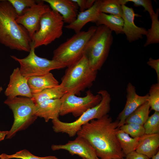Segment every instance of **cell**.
<instances>
[{
	"mask_svg": "<svg viewBox=\"0 0 159 159\" xmlns=\"http://www.w3.org/2000/svg\"><path fill=\"white\" fill-rule=\"evenodd\" d=\"M150 107L147 101L132 113L126 120L125 123H135L143 125L149 117Z\"/></svg>",
	"mask_w": 159,
	"mask_h": 159,
	"instance_id": "25",
	"label": "cell"
},
{
	"mask_svg": "<svg viewBox=\"0 0 159 159\" xmlns=\"http://www.w3.org/2000/svg\"><path fill=\"white\" fill-rule=\"evenodd\" d=\"M159 133L145 134L140 138L135 151L151 158L159 151Z\"/></svg>",
	"mask_w": 159,
	"mask_h": 159,
	"instance_id": "20",
	"label": "cell"
},
{
	"mask_svg": "<svg viewBox=\"0 0 159 159\" xmlns=\"http://www.w3.org/2000/svg\"><path fill=\"white\" fill-rule=\"evenodd\" d=\"M27 82L32 95L37 94L48 88L55 87L59 85V82L51 72L40 76L27 78Z\"/></svg>",
	"mask_w": 159,
	"mask_h": 159,
	"instance_id": "19",
	"label": "cell"
},
{
	"mask_svg": "<svg viewBox=\"0 0 159 159\" xmlns=\"http://www.w3.org/2000/svg\"><path fill=\"white\" fill-rule=\"evenodd\" d=\"M51 9L43 0H38L36 4L25 9L21 14L17 15L16 21L26 30L32 40L39 29L42 16Z\"/></svg>",
	"mask_w": 159,
	"mask_h": 159,
	"instance_id": "11",
	"label": "cell"
},
{
	"mask_svg": "<svg viewBox=\"0 0 159 159\" xmlns=\"http://www.w3.org/2000/svg\"><path fill=\"white\" fill-rule=\"evenodd\" d=\"M58 159L54 156H49L43 157H38L34 155L26 149H24L15 153L8 155L3 153L0 155V159Z\"/></svg>",
	"mask_w": 159,
	"mask_h": 159,
	"instance_id": "27",
	"label": "cell"
},
{
	"mask_svg": "<svg viewBox=\"0 0 159 159\" xmlns=\"http://www.w3.org/2000/svg\"><path fill=\"white\" fill-rule=\"evenodd\" d=\"M102 0H96L93 6L85 11L80 12L78 14L75 20L65 27L74 30L75 33L81 31L83 27L87 23H94L100 13V9Z\"/></svg>",
	"mask_w": 159,
	"mask_h": 159,
	"instance_id": "17",
	"label": "cell"
},
{
	"mask_svg": "<svg viewBox=\"0 0 159 159\" xmlns=\"http://www.w3.org/2000/svg\"><path fill=\"white\" fill-rule=\"evenodd\" d=\"M148 95L147 102L151 110L159 112V82L152 85Z\"/></svg>",
	"mask_w": 159,
	"mask_h": 159,
	"instance_id": "30",
	"label": "cell"
},
{
	"mask_svg": "<svg viewBox=\"0 0 159 159\" xmlns=\"http://www.w3.org/2000/svg\"><path fill=\"white\" fill-rule=\"evenodd\" d=\"M128 1L133 2L135 6H143L144 9V11H148L150 16L155 13L150 0H128Z\"/></svg>",
	"mask_w": 159,
	"mask_h": 159,
	"instance_id": "32",
	"label": "cell"
},
{
	"mask_svg": "<svg viewBox=\"0 0 159 159\" xmlns=\"http://www.w3.org/2000/svg\"><path fill=\"white\" fill-rule=\"evenodd\" d=\"M120 129L134 138H140L145 134L143 125L135 123L124 124Z\"/></svg>",
	"mask_w": 159,
	"mask_h": 159,
	"instance_id": "28",
	"label": "cell"
},
{
	"mask_svg": "<svg viewBox=\"0 0 159 159\" xmlns=\"http://www.w3.org/2000/svg\"><path fill=\"white\" fill-rule=\"evenodd\" d=\"M8 132V131H0V141L3 140L6 136Z\"/></svg>",
	"mask_w": 159,
	"mask_h": 159,
	"instance_id": "37",
	"label": "cell"
},
{
	"mask_svg": "<svg viewBox=\"0 0 159 159\" xmlns=\"http://www.w3.org/2000/svg\"><path fill=\"white\" fill-rule=\"evenodd\" d=\"M82 159H85V158H82ZM97 159H100V158H97Z\"/></svg>",
	"mask_w": 159,
	"mask_h": 159,
	"instance_id": "41",
	"label": "cell"
},
{
	"mask_svg": "<svg viewBox=\"0 0 159 159\" xmlns=\"http://www.w3.org/2000/svg\"><path fill=\"white\" fill-rule=\"evenodd\" d=\"M51 148L53 150H64L68 151L72 155H76L82 158L86 159H97L95 151L84 138L77 136L73 140H69L65 144L54 145L51 146Z\"/></svg>",
	"mask_w": 159,
	"mask_h": 159,
	"instance_id": "12",
	"label": "cell"
},
{
	"mask_svg": "<svg viewBox=\"0 0 159 159\" xmlns=\"http://www.w3.org/2000/svg\"><path fill=\"white\" fill-rule=\"evenodd\" d=\"M64 94L59 85L57 86L45 89L37 94H33L31 98L36 104L47 100L60 99Z\"/></svg>",
	"mask_w": 159,
	"mask_h": 159,
	"instance_id": "26",
	"label": "cell"
},
{
	"mask_svg": "<svg viewBox=\"0 0 159 159\" xmlns=\"http://www.w3.org/2000/svg\"><path fill=\"white\" fill-rule=\"evenodd\" d=\"M7 98L18 96L32 98V95L27 82V78L21 74L19 67L14 69L10 76L7 87L4 92Z\"/></svg>",
	"mask_w": 159,
	"mask_h": 159,
	"instance_id": "14",
	"label": "cell"
},
{
	"mask_svg": "<svg viewBox=\"0 0 159 159\" xmlns=\"http://www.w3.org/2000/svg\"><path fill=\"white\" fill-rule=\"evenodd\" d=\"M61 105L60 99L45 100L35 104V114L47 122L50 120L58 118Z\"/></svg>",
	"mask_w": 159,
	"mask_h": 159,
	"instance_id": "18",
	"label": "cell"
},
{
	"mask_svg": "<svg viewBox=\"0 0 159 159\" xmlns=\"http://www.w3.org/2000/svg\"><path fill=\"white\" fill-rule=\"evenodd\" d=\"M99 94L102 97L100 102L87 110L75 121L67 122L61 121L58 118L52 120V128L54 132L65 133L70 137H73L83 125L91 120L100 118L108 114L110 109V95L106 90L100 91Z\"/></svg>",
	"mask_w": 159,
	"mask_h": 159,
	"instance_id": "5",
	"label": "cell"
},
{
	"mask_svg": "<svg viewBox=\"0 0 159 159\" xmlns=\"http://www.w3.org/2000/svg\"><path fill=\"white\" fill-rule=\"evenodd\" d=\"M76 3L78 7H79L80 12L86 10V0H72Z\"/></svg>",
	"mask_w": 159,
	"mask_h": 159,
	"instance_id": "35",
	"label": "cell"
},
{
	"mask_svg": "<svg viewBox=\"0 0 159 159\" xmlns=\"http://www.w3.org/2000/svg\"><path fill=\"white\" fill-rule=\"evenodd\" d=\"M95 0H86V10L92 7L93 5Z\"/></svg>",
	"mask_w": 159,
	"mask_h": 159,
	"instance_id": "36",
	"label": "cell"
},
{
	"mask_svg": "<svg viewBox=\"0 0 159 159\" xmlns=\"http://www.w3.org/2000/svg\"><path fill=\"white\" fill-rule=\"evenodd\" d=\"M117 120L113 121L108 114L91 120L82 125L77 136L85 139L95 150L98 158L110 159L125 158L117 138L120 129Z\"/></svg>",
	"mask_w": 159,
	"mask_h": 159,
	"instance_id": "1",
	"label": "cell"
},
{
	"mask_svg": "<svg viewBox=\"0 0 159 159\" xmlns=\"http://www.w3.org/2000/svg\"><path fill=\"white\" fill-rule=\"evenodd\" d=\"M49 4L51 9L59 13L64 23L70 24L76 19L79 8L72 0H43Z\"/></svg>",
	"mask_w": 159,
	"mask_h": 159,
	"instance_id": "16",
	"label": "cell"
},
{
	"mask_svg": "<svg viewBox=\"0 0 159 159\" xmlns=\"http://www.w3.org/2000/svg\"><path fill=\"white\" fill-rule=\"evenodd\" d=\"M124 159H150L146 156L135 151L126 155Z\"/></svg>",
	"mask_w": 159,
	"mask_h": 159,
	"instance_id": "34",
	"label": "cell"
},
{
	"mask_svg": "<svg viewBox=\"0 0 159 159\" xmlns=\"http://www.w3.org/2000/svg\"><path fill=\"white\" fill-rule=\"evenodd\" d=\"M11 57L19 62L21 74L27 78L44 75L50 72L51 70L66 67L57 61L38 57L35 54L34 49H31L28 55L24 58H19L14 55Z\"/></svg>",
	"mask_w": 159,
	"mask_h": 159,
	"instance_id": "9",
	"label": "cell"
},
{
	"mask_svg": "<svg viewBox=\"0 0 159 159\" xmlns=\"http://www.w3.org/2000/svg\"><path fill=\"white\" fill-rule=\"evenodd\" d=\"M124 159V158H115V159Z\"/></svg>",
	"mask_w": 159,
	"mask_h": 159,
	"instance_id": "40",
	"label": "cell"
},
{
	"mask_svg": "<svg viewBox=\"0 0 159 159\" xmlns=\"http://www.w3.org/2000/svg\"><path fill=\"white\" fill-rule=\"evenodd\" d=\"M4 103L12 110L14 121L6 138L11 139L16 133L26 129L38 117L35 114V104L31 98L16 97L7 98Z\"/></svg>",
	"mask_w": 159,
	"mask_h": 159,
	"instance_id": "7",
	"label": "cell"
},
{
	"mask_svg": "<svg viewBox=\"0 0 159 159\" xmlns=\"http://www.w3.org/2000/svg\"><path fill=\"white\" fill-rule=\"evenodd\" d=\"M146 134L159 133V112H155L148 118L143 125Z\"/></svg>",
	"mask_w": 159,
	"mask_h": 159,
	"instance_id": "29",
	"label": "cell"
},
{
	"mask_svg": "<svg viewBox=\"0 0 159 159\" xmlns=\"http://www.w3.org/2000/svg\"><path fill=\"white\" fill-rule=\"evenodd\" d=\"M14 8L18 15L21 14L26 8L36 4L38 0H8Z\"/></svg>",
	"mask_w": 159,
	"mask_h": 159,
	"instance_id": "31",
	"label": "cell"
},
{
	"mask_svg": "<svg viewBox=\"0 0 159 159\" xmlns=\"http://www.w3.org/2000/svg\"><path fill=\"white\" fill-rule=\"evenodd\" d=\"M97 26L104 25L117 34H123L124 20L120 16L100 12L95 21Z\"/></svg>",
	"mask_w": 159,
	"mask_h": 159,
	"instance_id": "21",
	"label": "cell"
},
{
	"mask_svg": "<svg viewBox=\"0 0 159 159\" xmlns=\"http://www.w3.org/2000/svg\"><path fill=\"white\" fill-rule=\"evenodd\" d=\"M85 96L79 97L70 94H64L60 99L59 115L71 113L75 117H80L88 109L98 105L102 100L101 95H94L89 90Z\"/></svg>",
	"mask_w": 159,
	"mask_h": 159,
	"instance_id": "10",
	"label": "cell"
},
{
	"mask_svg": "<svg viewBox=\"0 0 159 159\" xmlns=\"http://www.w3.org/2000/svg\"><path fill=\"white\" fill-rule=\"evenodd\" d=\"M112 32L104 25L97 26L85 47L83 55L94 70H100L108 57L113 42Z\"/></svg>",
	"mask_w": 159,
	"mask_h": 159,
	"instance_id": "4",
	"label": "cell"
},
{
	"mask_svg": "<svg viewBox=\"0 0 159 159\" xmlns=\"http://www.w3.org/2000/svg\"><path fill=\"white\" fill-rule=\"evenodd\" d=\"M123 11L122 18L124 20L123 33L126 39L130 43L142 39L143 35H145L147 30L143 27L137 26L135 23V17L141 16L135 13L133 9L125 5H122Z\"/></svg>",
	"mask_w": 159,
	"mask_h": 159,
	"instance_id": "13",
	"label": "cell"
},
{
	"mask_svg": "<svg viewBox=\"0 0 159 159\" xmlns=\"http://www.w3.org/2000/svg\"><path fill=\"white\" fill-rule=\"evenodd\" d=\"M151 158L152 159H159V151Z\"/></svg>",
	"mask_w": 159,
	"mask_h": 159,
	"instance_id": "38",
	"label": "cell"
},
{
	"mask_svg": "<svg viewBox=\"0 0 159 159\" xmlns=\"http://www.w3.org/2000/svg\"><path fill=\"white\" fill-rule=\"evenodd\" d=\"M64 22L62 16L51 9L42 16L39 30L32 39L31 49L47 46L59 38L63 33Z\"/></svg>",
	"mask_w": 159,
	"mask_h": 159,
	"instance_id": "8",
	"label": "cell"
},
{
	"mask_svg": "<svg viewBox=\"0 0 159 159\" xmlns=\"http://www.w3.org/2000/svg\"><path fill=\"white\" fill-rule=\"evenodd\" d=\"M8 0H0V43L11 49L29 52L32 40L26 30L17 23V16Z\"/></svg>",
	"mask_w": 159,
	"mask_h": 159,
	"instance_id": "2",
	"label": "cell"
},
{
	"mask_svg": "<svg viewBox=\"0 0 159 159\" xmlns=\"http://www.w3.org/2000/svg\"><path fill=\"white\" fill-rule=\"evenodd\" d=\"M128 2V0H102L100 12L122 17V5Z\"/></svg>",
	"mask_w": 159,
	"mask_h": 159,
	"instance_id": "23",
	"label": "cell"
},
{
	"mask_svg": "<svg viewBox=\"0 0 159 159\" xmlns=\"http://www.w3.org/2000/svg\"><path fill=\"white\" fill-rule=\"evenodd\" d=\"M3 88L1 87H0V92L2 90Z\"/></svg>",
	"mask_w": 159,
	"mask_h": 159,
	"instance_id": "39",
	"label": "cell"
},
{
	"mask_svg": "<svg viewBox=\"0 0 159 159\" xmlns=\"http://www.w3.org/2000/svg\"><path fill=\"white\" fill-rule=\"evenodd\" d=\"M126 101L124 108L117 118L119 127L124 125L126 119L138 107L147 101L148 93L140 96L136 92L135 87L129 82L126 87Z\"/></svg>",
	"mask_w": 159,
	"mask_h": 159,
	"instance_id": "15",
	"label": "cell"
},
{
	"mask_svg": "<svg viewBox=\"0 0 159 159\" xmlns=\"http://www.w3.org/2000/svg\"><path fill=\"white\" fill-rule=\"evenodd\" d=\"M147 64L155 71L157 76V82H159V59H154L150 57L147 62Z\"/></svg>",
	"mask_w": 159,
	"mask_h": 159,
	"instance_id": "33",
	"label": "cell"
},
{
	"mask_svg": "<svg viewBox=\"0 0 159 159\" xmlns=\"http://www.w3.org/2000/svg\"><path fill=\"white\" fill-rule=\"evenodd\" d=\"M159 9L157 8L155 14L150 16L152 23L150 28L147 30L145 35L146 40L144 45V47L159 43Z\"/></svg>",
	"mask_w": 159,
	"mask_h": 159,
	"instance_id": "24",
	"label": "cell"
},
{
	"mask_svg": "<svg viewBox=\"0 0 159 159\" xmlns=\"http://www.w3.org/2000/svg\"><path fill=\"white\" fill-rule=\"evenodd\" d=\"M97 71L90 66L84 56L67 67L59 84L64 94L79 95L81 92L92 85L97 76Z\"/></svg>",
	"mask_w": 159,
	"mask_h": 159,
	"instance_id": "3",
	"label": "cell"
},
{
	"mask_svg": "<svg viewBox=\"0 0 159 159\" xmlns=\"http://www.w3.org/2000/svg\"><path fill=\"white\" fill-rule=\"evenodd\" d=\"M97 28L91 26L87 31H81L67 39L54 50L52 59L66 67L78 61L83 56L85 47Z\"/></svg>",
	"mask_w": 159,
	"mask_h": 159,
	"instance_id": "6",
	"label": "cell"
},
{
	"mask_svg": "<svg viewBox=\"0 0 159 159\" xmlns=\"http://www.w3.org/2000/svg\"><path fill=\"white\" fill-rule=\"evenodd\" d=\"M116 136L121 148L125 155L135 151L140 138H132L120 129Z\"/></svg>",
	"mask_w": 159,
	"mask_h": 159,
	"instance_id": "22",
	"label": "cell"
}]
</instances>
